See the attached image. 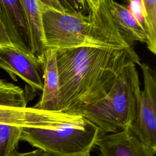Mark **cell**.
<instances>
[{
  "mask_svg": "<svg viewBox=\"0 0 156 156\" xmlns=\"http://www.w3.org/2000/svg\"><path fill=\"white\" fill-rule=\"evenodd\" d=\"M58 109L79 113L105 96L124 68L140 58L132 49L80 46L56 50Z\"/></svg>",
  "mask_w": 156,
  "mask_h": 156,
  "instance_id": "cell-1",
  "label": "cell"
},
{
  "mask_svg": "<svg viewBox=\"0 0 156 156\" xmlns=\"http://www.w3.org/2000/svg\"><path fill=\"white\" fill-rule=\"evenodd\" d=\"M44 46L54 49L80 46L132 49L121 35L105 0L89 14L42 8Z\"/></svg>",
  "mask_w": 156,
  "mask_h": 156,
  "instance_id": "cell-2",
  "label": "cell"
},
{
  "mask_svg": "<svg viewBox=\"0 0 156 156\" xmlns=\"http://www.w3.org/2000/svg\"><path fill=\"white\" fill-rule=\"evenodd\" d=\"M140 93L138 73L132 62L124 68L105 96L79 114L97 126L100 134L124 130L135 117Z\"/></svg>",
  "mask_w": 156,
  "mask_h": 156,
  "instance_id": "cell-3",
  "label": "cell"
},
{
  "mask_svg": "<svg viewBox=\"0 0 156 156\" xmlns=\"http://www.w3.org/2000/svg\"><path fill=\"white\" fill-rule=\"evenodd\" d=\"M99 128L79 114L70 121L49 127H23L20 140L52 156H91Z\"/></svg>",
  "mask_w": 156,
  "mask_h": 156,
  "instance_id": "cell-4",
  "label": "cell"
},
{
  "mask_svg": "<svg viewBox=\"0 0 156 156\" xmlns=\"http://www.w3.org/2000/svg\"><path fill=\"white\" fill-rule=\"evenodd\" d=\"M139 66L143 72L144 88L130 129L143 143L156 151L155 73L145 63H140Z\"/></svg>",
  "mask_w": 156,
  "mask_h": 156,
  "instance_id": "cell-5",
  "label": "cell"
},
{
  "mask_svg": "<svg viewBox=\"0 0 156 156\" xmlns=\"http://www.w3.org/2000/svg\"><path fill=\"white\" fill-rule=\"evenodd\" d=\"M38 58L31 52L14 45L0 46V68L14 81L20 77L33 90L42 91L43 80Z\"/></svg>",
  "mask_w": 156,
  "mask_h": 156,
  "instance_id": "cell-6",
  "label": "cell"
},
{
  "mask_svg": "<svg viewBox=\"0 0 156 156\" xmlns=\"http://www.w3.org/2000/svg\"><path fill=\"white\" fill-rule=\"evenodd\" d=\"M76 113L48 111L34 107L14 108L0 106V124L21 127H49L72 121Z\"/></svg>",
  "mask_w": 156,
  "mask_h": 156,
  "instance_id": "cell-7",
  "label": "cell"
},
{
  "mask_svg": "<svg viewBox=\"0 0 156 156\" xmlns=\"http://www.w3.org/2000/svg\"><path fill=\"white\" fill-rule=\"evenodd\" d=\"M99 156H155L156 151L143 143L131 130L100 134L97 143Z\"/></svg>",
  "mask_w": 156,
  "mask_h": 156,
  "instance_id": "cell-8",
  "label": "cell"
},
{
  "mask_svg": "<svg viewBox=\"0 0 156 156\" xmlns=\"http://www.w3.org/2000/svg\"><path fill=\"white\" fill-rule=\"evenodd\" d=\"M0 19L12 44L24 51L29 47V30L20 0H0Z\"/></svg>",
  "mask_w": 156,
  "mask_h": 156,
  "instance_id": "cell-9",
  "label": "cell"
},
{
  "mask_svg": "<svg viewBox=\"0 0 156 156\" xmlns=\"http://www.w3.org/2000/svg\"><path fill=\"white\" fill-rule=\"evenodd\" d=\"M42 71V94L34 108L48 110L58 111L59 79L56 62V49L46 48L40 60Z\"/></svg>",
  "mask_w": 156,
  "mask_h": 156,
  "instance_id": "cell-10",
  "label": "cell"
},
{
  "mask_svg": "<svg viewBox=\"0 0 156 156\" xmlns=\"http://www.w3.org/2000/svg\"><path fill=\"white\" fill-rule=\"evenodd\" d=\"M121 35L132 46L134 41L147 43V36L142 24L129 8L114 0H105Z\"/></svg>",
  "mask_w": 156,
  "mask_h": 156,
  "instance_id": "cell-11",
  "label": "cell"
},
{
  "mask_svg": "<svg viewBox=\"0 0 156 156\" xmlns=\"http://www.w3.org/2000/svg\"><path fill=\"white\" fill-rule=\"evenodd\" d=\"M20 1L27 23L29 49L40 62L46 50L43 34L41 7L38 0H20Z\"/></svg>",
  "mask_w": 156,
  "mask_h": 156,
  "instance_id": "cell-12",
  "label": "cell"
},
{
  "mask_svg": "<svg viewBox=\"0 0 156 156\" xmlns=\"http://www.w3.org/2000/svg\"><path fill=\"white\" fill-rule=\"evenodd\" d=\"M27 99L24 91L13 83L0 79V106L24 108Z\"/></svg>",
  "mask_w": 156,
  "mask_h": 156,
  "instance_id": "cell-13",
  "label": "cell"
},
{
  "mask_svg": "<svg viewBox=\"0 0 156 156\" xmlns=\"http://www.w3.org/2000/svg\"><path fill=\"white\" fill-rule=\"evenodd\" d=\"M144 26L147 36V49L156 54V0H140Z\"/></svg>",
  "mask_w": 156,
  "mask_h": 156,
  "instance_id": "cell-14",
  "label": "cell"
},
{
  "mask_svg": "<svg viewBox=\"0 0 156 156\" xmlns=\"http://www.w3.org/2000/svg\"><path fill=\"white\" fill-rule=\"evenodd\" d=\"M23 127L0 124V156L17 149Z\"/></svg>",
  "mask_w": 156,
  "mask_h": 156,
  "instance_id": "cell-15",
  "label": "cell"
},
{
  "mask_svg": "<svg viewBox=\"0 0 156 156\" xmlns=\"http://www.w3.org/2000/svg\"><path fill=\"white\" fill-rule=\"evenodd\" d=\"M66 12L83 14L85 9L86 4L82 0H58Z\"/></svg>",
  "mask_w": 156,
  "mask_h": 156,
  "instance_id": "cell-16",
  "label": "cell"
},
{
  "mask_svg": "<svg viewBox=\"0 0 156 156\" xmlns=\"http://www.w3.org/2000/svg\"><path fill=\"white\" fill-rule=\"evenodd\" d=\"M41 8H47L59 12H66L58 0H38Z\"/></svg>",
  "mask_w": 156,
  "mask_h": 156,
  "instance_id": "cell-17",
  "label": "cell"
},
{
  "mask_svg": "<svg viewBox=\"0 0 156 156\" xmlns=\"http://www.w3.org/2000/svg\"><path fill=\"white\" fill-rule=\"evenodd\" d=\"M4 156H52L47 153L42 151L40 149H37L34 151L26 152H18L17 149H15L9 154Z\"/></svg>",
  "mask_w": 156,
  "mask_h": 156,
  "instance_id": "cell-18",
  "label": "cell"
},
{
  "mask_svg": "<svg viewBox=\"0 0 156 156\" xmlns=\"http://www.w3.org/2000/svg\"><path fill=\"white\" fill-rule=\"evenodd\" d=\"M5 45H13L10 41L7 32L0 19V46Z\"/></svg>",
  "mask_w": 156,
  "mask_h": 156,
  "instance_id": "cell-19",
  "label": "cell"
},
{
  "mask_svg": "<svg viewBox=\"0 0 156 156\" xmlns=\"http://www.w3.org/2000/svg\"><path fill=\"white\" fill-rule=\"evenodd\" d=\"M89 10H95L102 0H82Z\"/></svg>",
  "mask_w": 156,
  "mask_h": 156,
  "instance_id": "cell-20",
  "label": "cell"
},
{
  "mask_svg": "<svg viewBox=\"0 0 156 156\" xmlns=\"http://www.w3.org/2000/svg\"><path fill=\"white\" fill-rule=\"evenodd\" d=\"M127 2H128V3H131V2H132L133 1H135V0H125Z\"/></svg>",
  "mask_w": 156,
  "mask_h": 156,
  "instance_id": "cell-21",
  "label": "cell"
}]
</instances>
